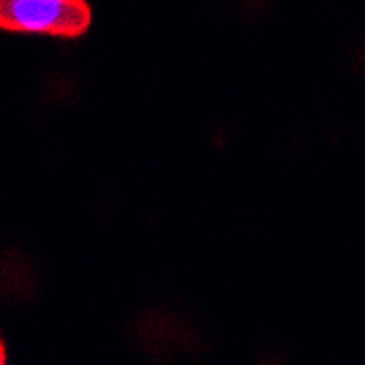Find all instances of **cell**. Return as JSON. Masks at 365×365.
<instances>
[{"instance_id":"cell-2","label":"cell","mask_w":365,"mask_h":365,"mask_svg":"<svg viewBox=\"0 0 365 365\" xmlns=\"http://www.w3.org/2000/svg\"><path fill=\"white\" fill-rule=\"evenodd\" d=\"M185 333V324L178 319H169V330H164V341H175L178 346H185V341L180 338H172V335H182ZM145 349L153 351V354H167V344H161V335H150V338H142Z\"/></svg>"},{"instance_id":"cell-3","label":"cell","mask_w":365,"mask_h":365,"mask_svg":"<svg viewBox=\"0 0 365 365\" xmlns=\"http://www.w3.org/2000/svg\"><path fill=\"white\" fill-rule=\"evenodd\" d=\"M259 365H287V360H284L281 354H264V357L259 360Z\"/></svg>"},{"instance_id":"cell-1","label":"cell","mask_w":365,"mask_h":365,"mask_svg":"<svg viewBox=\"0 0 365 365\" xmlns=\"http://www.w3.org/2000/svg\"><path fill=\"white\" fill-rule=\"evenodd\" d=\"M88 0H0V28L44 36H82L91 28Z\"/></svg>"},{"instance_id":"cell-4","label":"cell","mask_w":365,"mask_h":365,"mask_svg":"<svg viewBox=\"0 0 365 365\" xmlns=\"http://www.w3.org/2000/svg\"><path fill=\"white\" fill-rule=\"evenodd\" d=\"M0 365H6V344L0 341Z\"/></svg>"}]
</instances>
